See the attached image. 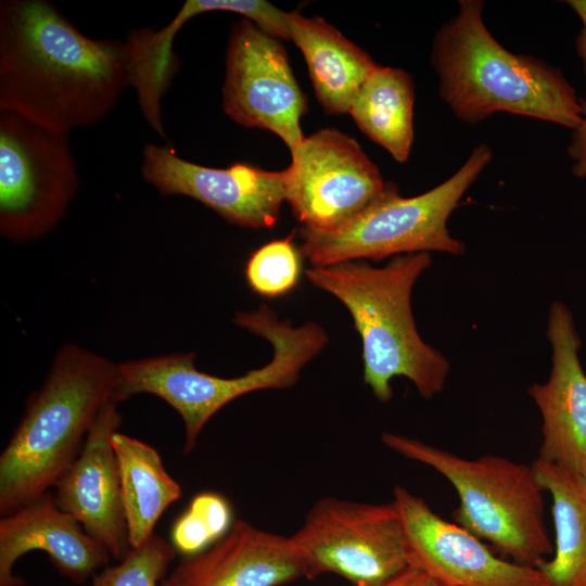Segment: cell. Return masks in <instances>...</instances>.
Listing matches in <instances>:
<instances>
[{
  "mask_svg": "<svg viewBox=\"0 0 586 586\" xmlns=\"http://www.w3.org/2000/svg\"><path fill=\"white\" fill-rule=\"evenodd\" d=\"M431 264V253L421 252L394 256L383 267L349 260L305 270L349 311L362 342L364 382L381 403L391 400L395 377L410 380L425 399L444 390L450 364L421 339L411 310L412 289Z\"/></svg>",
  "mask_w": 586,
  "mask_h": 586,
  "instance_id": "3",
  "label": "cell"
},
{
  "mask_svg": "<svg viewBox=\"0 0 586 586\" xmlns=\"http://www.w3.org/2000/svg\"><path fill=\"white\" fill-rule=\"evenodd\" d=\"M532 466L552 498L556 530L555 556L537 568L551 586H586V481L540 459Z\"/></svg>",
  "mask_w": 586,
  "mask_h": 586,
  "instance_id": "20",
  "label": "cell"
},
{
  "mask_svg": "<svg viewBox=\"0 0 586 586\" xmlns=\"http://www.w3.org/2000/svg\"><path fill=\"white\" fill-rule=\"evenodd\" d=\"M290 40L302 51L318 102L330 114L348 113L378 64L321 17L289 15Z\"/></svg>",
  "mask_w": 586,
  "mask_h": 586,
  "instance_id": "18",
  "label": "cell"
},
{
  "mask_svg": "<svg viewBox=\"0 0 586 586\" xmlns=\"http://www.w3.org/2000/svg\"><path fill=\"white\" fill-rule=\"evenodd\" d=\"M581 122L571 130L566 153L573 162L571 173L574 177L586 178V94L579 99Z\"/></svg>",
  "mask_w": 586,
  "mask_h": 586,
  "instance_id": "25",
  "label": "cell"
},
{
  "mask_svg": "<svg viewBox=\"0 0 586 586\" xmlns=\"http://www.w3.org/2000/svg\"><path fill=\"white\" fill-rule=\"evenodd\" d=\"M383 586H453L428 572L409 565Z\"/></svg>",
  "mask_w": 586,
  "mask_h": 586,
  "instance_id": "26",
  "label": "cell"
},
{
  "mask_svg": "<svg viewBox=\"0 0 586 586\" xmlns=\"http://www.w3.org/2000/svg\"><path fill=\"white\" fill-rule=\"evenodd\" d=\"M291 538L307 578L334 573L353 586H383L410 565L393 500L366 504L324 497L310 508Z\"/></svg>",
  "mask_w": 586,
  "mask_h": 586,
  "instance_id": "9",
  "label": "cell"
},
{
  "mask_svg": "<svg viewBox=\"0 0 586 586\" xmlns=\"http://www.w3.org/2000/svg\"><path fill=\"white\" fill-rule=\"evenodd\" d=\"M222 107L235 123L267 129L290 148L304 139L306 99L280 40L251 21L233 24L226 53Z\"/></svg>",
  "mask_w": 586,
  "mask_h": 586,
  "instance_id": "11",
  "label": "cell"
},
{
  "mask_svg": "<svg viewBox=\"0 0 586 586\" xmlns=\"http://www.w3.org/2000/svg\"><path fill=\"white\" fill-rule=\"evenodd\" d=\"M565 3L574 11L582 24L575 39V49L586 78V0H568Z\"/></svg>",
  "mask_w": 586,
  "mask_h": 586,
  "instance_id": "27",
  "label": "cell"
},
{
  "mask_svg": "<svg viewBox=\"0 0 586 586\" xmlns=\"http://www.w3.org/2000/svg\"><path fill=\"white\" fill-rule=\"evenodd\" d=\"M288 238L268 242L252 253L245 265V278L258 295L275 298L291 292L302 276L303 254Z\"/></svg>",
  "mask_w": 586,
  "mask_h": 586,
  "instance_id": "22",
  "label": "cell"
},
{
  "mask_svg": "<svg viewBox=\"0 0 586 586\" xmlns=\"http://www.w3.org/2000/svg\"><path fill=\"white\" fill-rule=\"evenodd\" d=\"M118 385V364L75 344L56 353L0 456L2 517L50 492Z\"/></svg>",
  "mask_w": 586,
  "mask_h": 586,
  "instance_id": "4",
  "label": "cell"
},
{
  "mask_svg": "<svg viewBox=\"0 0 586 586\" xmlns=\"http://www.w3.org/2000/svg\"><path fill=\"white\" fill-rule=\"evenodd\" d=\"M118 399L107 403L75 460L54 485V501L117 560L131 550L112 437L122 416Z\"/></svg>",
  "mask_w": 586,
  "mask_h": 586,
  "instance_id": "15",
  "label": "cell"
},
{
  "mask_svg": "<svg viewBox=\"0 0 586 586\" xmlns=\"http://www.w3.org/2000/svg\"><path fill=\"white\" fill-rule=\"evenodd\" d=\"M136 79L128 38L88 37L50 1L0 2V111L68 135L105 118Z\"/></svg>",
  "mask_w": 586,
  "mask_h": 586,
  "instance_id": "1",
  "label": "cell"
},
{
  "mask_svg": "<svg viewBox=\"0 0 586 586\" xmlns=\"http://www.w3.org/2000/svg\"><path fill=\"white\" fill-rule=\"evenodd\" d=\"M228 501L215 493L195 496L189 508L176 520L171 530V545L184 557L196 555L232 526Z\"/></svg>",
  "mask_w": 586,
  "mask_h": 586,
  "instance_id": "23",
  "label": "cell"
},
{
  "mask_svg": "<svg viewBox=\"0 0 586 586\" xmlns=\"http://www.w3.org/2000/svg\"><path fill=\"white\" fill-rule=\"evenodd\" d=\"M406 534L409 563L453 586H551L536 566L494 555L475 535L436 514L397 485L394 498Z\"/></svg>",
  "mask_w": 586,
  "mask_h": 586,
  "instance_id": "13",
  "label": "cell"
},
{
  "mask_svg": "<svg viewBox=\"0 0 586 586\" xmlns=\"http://www.w3.org/2000/svg\"><path fill=\"white\" fill-rule=\"evenodd\" d=\"M141 175L161 194L192 198L246 228H272L285 201L283 170L242 163L227 168L202 166L156 144L144 145Z\"/></svg>",
  "mask_w": 586,
  "mask_h": 586,
  "instance_id": "12",
  "label": "cell"
},
{
  "mask_svg": "<svg viewBox=\"0 0 586 586\" xmlns=\"http://www.w3.org/2000/svg\"><path fill=\"white\" fill-rule=\"evenodd\" d=\"M283 169L285 201L303 229L332 230L347 221L385 189L387 182L358 142L323 128L291 150Z\"/></svg>",
  "mask_w": 586,
  "mask_h": 586,
  "instance_id": "10",
  "label": "cell"
},
{
  "mask_svg": "<svg viewBox=\"0 0 586 586\" xmlns=\"http://www.w3.org/2000/svg\"><path fill=\"white\" fill-rule=\"evenodd\" d=\"M234 323L270 342L272 359L241 377L220 378L201 372L194 353H175L118 364L120 402L149 393L165 400L184 425L183 453L189 454L209 419L235 398L259 390L293 386L302 369L328 344L326 330L316 322L293 327L266 305L237 313Z\"/></svg>",
  "mask_w": 586,
  "mask_h": 586,
  "instance_id": "5",
  "label": "cell"
},
{
  "mask_svg": "<svg viewBox=\"0 0 586 586\" xmlns=\"http://www.w3.org/2000/svg\"><path fill=\"white\" fill-rule=\"evenodd\" d=\"M46 552L54 568L73 582L93 577L110 560L109 551L63 511L48 492L0 520V586H23L17 560L28 551Z\"/></svg>",
  "mask_w": 586,
  "mask_h": 586,
  "instance_id": "17",
  "label": "cell"
},
{
  "mask_svg": "<svg viewBox=\"0 0 586 586\" xmlns=\"http://www.w3.org/2000/svg\"><path fill=\"white\" fill-rule=\"evenodd\" d=\"M582 476L584 477V480L586 481V467L584 468L583 472H582Z\"/></svg>",
  "mask_w": 586,
  "mask_h": 586,
  "instance_id": "28",
  "label": "cell"
},
{
  "mask_svg": "<svg viewBox=\"0 0 586 586\" xmlns=\"http://www.w3.org/2000/svg\"><path fill=\"white\" fill-rule=\"evenodd\" d=\"M112 445L128 539L135 548L153 535L158 519L180 498L181 488L168 474L153 446L118 431L112 437Z\"/></svg>",
  "mask_w": 586,
  "mask_h": 586,
  "instance_id": "19",
  "label": "cell"
},
{
  "mask_svg": "<svg viewBox=\"0 0 586 586\" xmlns=\"http://www.w3.org/2000/svg\"><path fill=\"white\" fill-rule=\"evenodd\" d=\"M176 553L171 543L153 534L117 565L97 573L90 586H161Z\"/></svg>",
  "mask_w": 586,
  "mask_h": 586,
  "instance_id": "24",
  "label": "cell"
},
{
  "mask_svg": "<svg viewBox=\"0 0 586 586\" xmlns=\"http://www.w3.org/2000/svg\"><path fill=\"white\" fill-rule=\"evenodd\" d=\"M492 160L491 146L480 143L450 177L415 196H402L397 186L387 182L379 196L339 227L324 232L302 228L300 250L313 266L421 252L460 256L466 245L450 234L447 222Z\"/></svg>",
  "mask_w": 586,
  "mask_h": 586,
  "instance_id": "7",
  "label": "cell"
},
{
  "mask_svg": "<svg viewBox=\"0 0 586 586\" xmlns=\"http://www.w3.org/2000/svg\"><path fill=\"white\" fill-rule=\"evenodd\" d=\"M305 576L291 536L237 520L205 550L184 557L161 586H279Z\"/></svg>",
  "mask_w": 586,
  "mask_h": 586,
  "instance_id": "16",
  "label": "cell"
},
{
  "mask_svg": "<svg viewBox=\"0 0 586 586\" xmlns=\"http://www.w3.org/2000/svg\"><path fill=\"white\" fill-rule=\"evenodd\" d=\"M484 7L460 0L434 33L430 61L441 100L469 125L502 112L575 128L581 98L562 71L500 44L484 22Z\"/></svg>",
  "mask_w": 586,
  "mask_h": 586,
  "instance_id": "2",
  "label": "cell"
},
{
  "mask_svg": "<svg viewBox=\"0 0 586 586\" xmlns=\"http://www.w3.org/2000/svg\"><path fill=\"white\" fill-rule=\"evenodd\" d=\"M382 443L447 479L457 491L458 525L512 562L536 566L553 552L544 522L543 487L533 466L486 455L467 459L416 438L384 432Z\"/></svg>",
  "mask_w": 586,
  "mask_h": 586,
  "instance_id": "6",
  "label": "cell"
},
{
  "mask_svg": "<svg viewBox=\"0 0 586 586\" xmlns=\"http://www.w3.org/2000/svg\"><path fill=\"white\" fill-rule=\"evenodd\" d=\"M415 84L404 69L380 66L356 92L348 113L358 128L405 163L413 143Z\"/></svg>",
  "mask_w": 586,
  "mask_h": 586,
  "instance_id": "21",
  "label": "cell"
},
{
  "mask_svg": "<svg viewBox=\"0 0 586 586\" xmlns=\"http://www.w3.org/2000/svg\"><path fill=\"white\" fill-rule=\"evenodd\" d=\"M79 184L68 135L0 111V233L14 243L48 234Z\"/></svg>",
  "mask_w": 586,
  "mask_h": 586,
  "instance_id": "8",
  "label": "cell"
},
{
  "mask_svg": "<svg viewBox=\"0 0 586 586\" xmlns=\"http://www.w3.org/2000/svg\"><path fill=\"white\" fill-rule=\"evenodd\" d=\"M546 336L551 346L549 378L527 387L543 420L537 459L582 475L586 467V373L578 357L582 342L575 320L562 301H553L549 307Z\"/></svg>",
  "mask_w": 586,
  "mask_h": 586,
  "instance_id": "14",
  "label": "cell"
}]
</instances>
